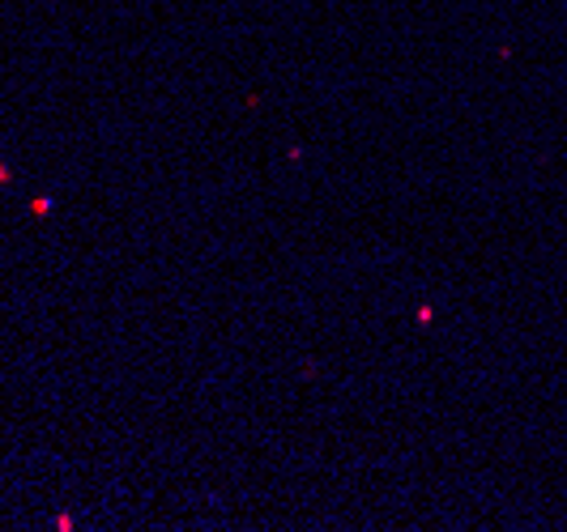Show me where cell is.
Segmentation results:
<instances>
[{
	"instance_id": "6da1fadb",
	"label": "cell",
	"mask_w": 567,
	"mask_h": 532,
	"mask_svg": "<svg viewBox=\"0 0 567 532\" xmlns=\"http://www.w3.org/2000/svg\"><path fill=\"white\" fill-rule=\"evenodd\" d=\"M4 179H9V170H4V167H0V184H4Z\"/></svg>"
}]
</instances>
